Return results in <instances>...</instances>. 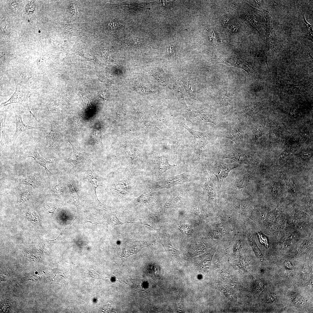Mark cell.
Listing matches in <instances>:
<instances>
[{"mask_svg":"<svg viewBox=\"0 0 313 313\" xmlns=\"http://www.w3.org/2000/svg\"><path fill=\"white\" fill-rule=\"evenodd\" d=\"M29 91V86L23 82H20L16 85L15 92L10 98L7 101L2 103L1 105V107L11 103H19L29 113L31 117H33L37 121L36 117L31 111L28 105V98Z\"/></svg>","mask_w":313,"mask_h":313,"instance_id":"cell-1","label":"cell"},{"mask_svg":"<svg viewBox=\"0 0 313 313\" xmlns=\"http://www.w3.org/2000/svg\"><path fill=\"white\" fill-rule=\"evenodd\" d=\"M183 127L193 137L194 152L197 159L199 160L203 150L209 141V137L206 134L194 130L186 125H185Z\"/></svg>","mask_w":313,"mask_h":313,"instance_id":"cell-2","label":"cell"},{"mask_svg":"<svg viewBox=\"0 0 313 313\" xmlns=\"http://www.w3.org/2000/svg\"><path fill=\"white\" fill-rule=\"evenodd\" d=\"M238 166L237 164H227L220 162L216 164L213 174L217 179L218 190L220 188L223 181L228 176L230 172Z\"/></svg>","mask_w":313,"mask_h":313,"instance_id":"cell-3","label":"cell"},{"mask_svg":"<svg viewBox=\"0 0 313 313\" xmlns=\"http://www.w3.org/2000/svg\"><path fill=\"white\" fill-rule=\"evenodd\" d=\"M214 60L216 63H223L228 66L242 69L251 75H254V70L247 63L236 58H216Z\"/></svg>","mask_w":313,"mask_h":313,"instance_id":"cell-4","label":"cell"},{"mask_svg":"<svg viewBox=\"0 0 313 313\" xmlns=\"http://www.w3.org/2000/svg\"><path fill=\"white\" fill-rule=\"evenodd\" d=\"M26 149V157H32L34 158L36 163L44 168L48 177L53 174L48 170L46 167L48 163H52V162L47 161L41 157L38 152L35 145L34 144L32 143L27 146Z\"/></svg>","mask_w":313,"mask_h":313,"instance_id":"cell-5","label":"cell"},{"mask_svg":"<svg viewBox=\"0 0 313 313\" xmlns=\"http://www.w3.org/2000/svg\"><path fill=\"white\" fill-rule=\"evenodd\" d=\"M14 114L16 121V128L12 139L14 143L18 136L22 132L29 130H38L43 131L44 128L41 127H33L26 125L24 123L22 119L21 116L18 112H14Z\"/></svg>","mask_w":313,"mask_h":313,"instance_id":"cell-6","label":"cell"},{"mask_svg":"<svg viewBox=\"0 0 313 313\" xmlns=\"http://www.w3.org/2000/svg\"><path fill=\"white\" fill-rule=\"evenodd\" d=\"M191 179L190 175L186 173L169 177L161 182V187L162 188H169L175 185L190 181Z\"/></svg>","mask_w":313,"mask_h":313,"instance_id":"cell-7","label":"cell"},{"mask_svg":"<svg viewBox=\"0 0 313 313\" xmlns=\"http://www.w3.org/2000/svg\"><path fill=\"white\" fill-rule=\"evenodd\" d=\"M86 179L91 184L97 200L100 202L97 198V189L99 186H103L104 183L106 179L98 175L96 173L94 170L92 168L88 169L86 171Z\"/></svg>","mask_w":313,"mask_h":313,"instance_id":"cell-8","label":"cell"},{"mask_svg":"<svg viewBox=\"0 0 313 313\" xmlns=\"http://www.w3.org/2000/svg\"><path fill=\"white\" fill-rule=\"evenodd\" d=\"M68 141L72 145L73 153L70 157L65 159V161L66 162L71 164L73 166L77 167L80 166V165L85 161V159L81 151L76 148L74 145L72 144L69 141Z\"/></svg>","mask_w":313,"mask_h":313,"instance_id":"cell-9","label":"cell"},{"mask_svg":"<svg viewBox=\"0 0 313 313\" xmlns=\"http://www.w3.org/2000/svg\"><path fill=\"white\" fill-rule=\"evenodd\" d=\"M223 136L229 138L236 143L241 142L243 139L242 131L237 127H233L226 130L222 133Z\"/></svg>","mask_w":313,"mask_h":313,"instance_id":"cell-10","label":"cell"},{"mask_svg":"<svg viewBox=\"0 0 313 313\" xmlns=\"http://www.w3.org/2000/svg\"><path fill=\"white\" fill-rule=\"evenodd\" d=\"M157 171L158 175L159 176L165 172L176 166L175 165L170 164L166 158L163 156L160 158L157 163Z\"/></svg>","mask_w":313,"mask_h":313,"instance_id":"cell-11","label":"cell"},{"mask_svg":"<svg viewBox=\"0 0 313 313\" xmlns=\"http://www.w3.org/2000/svg\"><path fill=\"white\" fill-rule=\"evenodd\" d=\"M6 114V111L1 112L0 123L1 147H3L6 145V144L5 128Z\"/></svg>","mask_w":313,"mask_h":313,"instance_id":"cell-12","label":"cell"},{"mask_svg":"<svg viewBox=\"0 0 313 313\" xmlns=\"http://www.w3.org/2000/svg\"><path fill=\"white\" fill-rule=\"evenodd\" d=\"M71 197L73 202L78 203L80 202L78 191L75 185L70 183L68 184Z\"/></svg>","mask_w":313,"mask_h":313,"instance_id":"cell-13","label":"cell"},{"mask_svg":"<svg viewBox=\"0 0 313 313\" xmlns=\"http://www.w3.org/2000/svg\"><path fill=\"white\" fill-rule=\"evenodd\" d=\"M259 106V103H249L247 104L243 110V113L246 114H254L258 110Z\"/></svg>","mask_w":313,"mask_h":313,"instance_id":"cell-14","label":"cell"},{"mask_svg":"<svg viewBox=\"0 0 313 313\" xmlns=\"http://www.w3.org/2000/svg\"><path fill=\"white\" fill-rule=\"evenodd\" d=\"M22 183L30 185L34 188H35L37 184V182L35 178L32 175L28 176L22 178L21 180Z\"/></svg>","mask_w":313,"mask_h":313,"instance_id":"cell-15","label":"cell"},{"mask_svg":"<svg viewBox=\"0 0 313 313\" xmlns=\"http://www.w3.org/2000/svg\"><path fill=\"white\" fill-rule=\"evenodd\" d=\"M30 195V192L27 190L20 191L17 193V197L19 201L23 202L27 200Z\"/></svg>","mask_w":313,"mask_h":313,"instance_id":"cell-16","label":"cell"},{"mask_svg":"<svg viewBox=\"0 0 313 313\" xmlns=\"http://www.w3.org/2000/svg\"><path fill=\"white\" fill-rule=\"evenodd\" d=\"M9 29L8 23L6 20H3L1 24V33L5 34H7L9 33Z\"/></svg>","mask_w":313,"mask_h":313,"instance_id":"cell-17","label":"cell"},{"mask_svg":"<svg viewBox=\"0 0 313 313\" xmlns=\"http://www.w3.org/2000/svg\"><path fill=\"white\" fill-rule=\"evenodd\" d=\"M209 35L210 40L216 44H218L219 43V40L217 37V36L214 31L212 29L209 30Z\"/></svg>","mask_w":313,"mask_h":313,"instance_id":"cell-18","label":"cell"},{"mask_svg":"<svg viewBox=\"0 0 313 313\" xmlns=\"http://www.w3.org/2000/svg\"><path fill=\"white\" fill-rule=\"evenodd\" d=\"M108 27L110 29L115 30L120 28L121 26L120 22L118 20H113L108 23Z\"/></svg>","mask_w":313,"mask_h":313,"instance_id":"cell-19","label":"cell"},{"mask_svg":"<svg viewBox=\"0 0 313 313\" xmlns=\"http://www.w3.org/2000/svg\"><path fill=\"white\" fill-rule=\"evenodd\" d=\"M131 43L135 47L141 46L143 44L144 40L141 38L135 37L132 38Z\"/></svg>","mask_w":313,"mask_h":313,"instance_id":"cell-20","label":"cell"},{"mask_svg":"<svg viewBox=\"0 0 313 313\" xmlns=\"http://www.w3.org/2000/svg\"><path fill=\"white\" fill-rule=\"evenodd\" d=\"M304 17V22L306 27L307 36L308 38H310L309 39L312 41V26L306 22Z\"/></svg>","mask_w":313,"mask_h":313,"instance_id":"cell-21","label":"cell"},{"mask_svg":"<svg viewBox=\"0 0 313 313\" xmlns=\"http://www.w3.org/2000/svg\"><path fill=\"white\" fill-rule=\"evenodd\" d=\"M257 233L260 242L268 248L269 246V242L267 238L259 232H257Z\"/></svg>","mask_w":313,"mask_h":313,"instance_id":"cell-22","label":"cell"},{"mask_svg":"<svg viewBox=\"0 0 313 313\" xmlns=\"http://www.w3.org/2000/svg\"><path fill=\"white\" fill-rule=\"evenodd\" d=\"M205 189L208 193H214L213 185L210 181H208L205 184Z\"/></svg>","mask_w":313,"mask_h":313,"instance_id":"cell-23","label":"cell"},{"mask_svg":"<svg viewBox=\"0 0 313 313\" xmlns=\"http://www.w3.org/2000/svg\"><path fill=\"white\" fill-rule=\"evenodd\" d=\"M34 4L33 3L31 2L28 3L26 5V9L28 12H30L34 10Z\"/></svg>","mask_w":313,"mask_h":313,"instance_id":"cell-24","label":"cell"},{"mask_svg":"<svg viewBox=\"0 0 313 313\" xmlns=\"http://www.w3.org/2000/svg\"><path fill=\"white\" fill-rule=\"evenodd\" d=\"M137 89L138 91L141 94H146L150 92L148 88L142 86L138 87Z\"/></svg>","mask_w":313,"mask_h":313,"instance_id":"cell-25","label":"cell"},{"mask_svg":"<svg viewBox=\"0 0 313 313\" xmlns=\"http://www.w3.org/2000/svg\"><path fill=\"white\" fill-rule=\"evenodd\" d=\"M54 193L57 195H59L62 193V189L61 188L58 186H56L53 188Z\"/></svg>","mask_w":313,"mask_h":313,"instance_id":"cell-26","label":"cell"},{"mask_svg":"<svg viewBox=\"0 0 313 313\" xmlns=\"http://www.w3.org/2000/svg\"><path fill=\"white\" fill-rule=\"evenodd\" d=\"M10 1V5L13 8L15 9L17 6V4L16 2L14 1Z\"/></svg>","mask_w":313,"mask_h":313,"instance_id":"cell-27","label":"cell"},{"mask_svg":"<svg viewBox=\"0 0 313 313\" xmlns=\"http://www.w3.org/2000/svg\"><path fill=\"white\" fill-rule=\"evenodd\" d=\"M82 100L83 102L87 105H89L90 104V103L88 99L85 97H82Z\"/></svg>","mask_w":313,"mask_h":313,"instance_id":"cell-28","label":"cell"},{"mask_svg":"<svg viewBox=\"0 0 313 313\" xmlns=\"http://www.w3.org/2000/svg\"><path fill=\"white\" fill-rule=\"evenodd\" d=\"M90 222V223H92V224H93V223H92V222H90V221H87V222H85V223H87V222Z\"/></svg>","mask_w":313,"mask_h":313,"instance_id":"cell-29","label":"cell"}]
</instances>
